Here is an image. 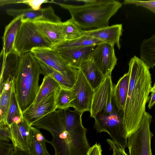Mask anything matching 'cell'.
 <instances>
[{
	"label": "cell",
	"instance_id": "cell-11",
	"mask_svg": "<svg viewBox=\"0 0 155 155\" xmlns=\"http://www.w3.org/2000/svg\"><path fill=\"white\" fill-rule=\"evenodd\" d=\"M59 88L53 91L38 103L32 104L22 112L23 118L30 125L33 122L57 109L55 101Z\"/></svg>",
	"mask_w": 155,
	"mask_h": 155
},
{
	"label": "cell",
	"instance_id": "cell-17",
	"mask_svg": "<svg viewBox=\"0 0 155 155\" xmlns=\"http://www.w3.org/2000/svg\"><path fill=\"white\" fill-rule=\"evenodd\" d=\"M34 22L41 33L52 44L53 47L65 40L62 21L59 22L46 21Z\"/></svg>",
	"mask_w": 155,
	"mask_h": 155
},
{
	"label": "cell",
	"instance_id": "cell-24",
	"mask_svg": "<svg viewBox=\"0 0 155 155\" xmlns=\"http://www.w3.org/2000/svg\"><path fill=\"white\" fill-rule=\"evenodd\" d=\"M141 60L149 68H153L155 65V34L143 40L140 45Z\"/></svg>",
	"mask_w": 155,
	"mask_h": 155
},
{
	"label": "cell",
	"instance_id": "cell-18",
	"mask_svg": "<svg viewBox=\"0 0 155 155\" xmlns=\"http://www.w3.org/2000/svg\"><path fill=\"white\" fill-rule=\"evenodd\" d=\"M79 69L94 90L100 85L105 78L89 56L81 62Z\"/></svg>",
	"mask_w": 155,
	"mask_h": 155
},
{
	"label": "cell",
	"instance_id": "cell-32",
	"mask_svg": "<svg viewBox=\"0 0 155 155\" xmlns=\"http://www.w3.org/2000/svg\"><path fill=\"white\" fill-rule=\"evenodd\" d=\"M48 0H23V3L27 4L31 8L34 10L41 9L42 4L45 3H49Z\"/></svg>",
	"mask_w": 155,
	"mask_h": 155
},
{
	"label": "cell",
	"instance_id": "cell-7",
	"mask_svg": "<svg viewBox=\"0 0 155 155\" xmlns=\"http://www.w3.org/2000/svg\"><path fill=\"white\" fill-rule=\"evenodd\" d=\"M152 117L146 111L139 127L128 137L129 155H152L151 140L153 134L150 129Z\"/></svg>",
	"mask_w": 155,
	"mask_h": 155
},
{
	"label": "cell",
	"instance_id": "cell-3",
	"mask_svg": "<svg viewBox=\"0 0 155 155\" xmlns=\"http://www.w3.org/2000/svg\"><path fill=\"white\" fill-rule=\"evenodd\" d=\"M67 10L71 19L81 29L89 30L107 26L110 18L120 8L122 4L114 0H97L94 3L74 5L56 2Z\"/></svg>",
	"mask_w": 155,
	"mask_h": 155
},
{
	"label": "cell",
	"instance_id": "cell-5",
	"mask_svg": "<svg viewBox=\"0 0 155 155\" xmlns=\"http://www.w3.org/2000/svg\"><path fill=\"white\" fill-rule=\"evenodd\" d=\"M52 44L38 29L34 22L22 21L16 35L13 50L21 56L34 48H52Z\"/></svg>",
	"mask_w": 155,
	"mask_h": 155
},
{
	"label": "cell",
	"instance_id": "cell-20",
	"mask_svg": "<svg viewBox=\"0 0 155 155\" xmlns=\"http://www.w3.org/2000/svg\"><path fill=\"white\" fill-rule=\"evenodd\" d=\"M14 80L11 76L8 78L0 94V127L7 126V116L14 89Z\"/></svg>",
	"mask_w": 155,
	"mask_h": 155
},
{
	"label": "cell",
	"instance_id": "cell-21",
	"mask_svg": "<svg viewBox=\"0 0 155 155\" xmlns=\"http://www.w3.org/2000/svg\"><path fill=\"white\" fill-rule=\"evenodd\" d=\"M129 81V75L127 72L119 79L116 85H114L113 98L117 108L120 113L122 119L128 93Z\"/></svg>",
	"mask_w": 155,
	"mask_h": 155
},
{
	"label": "cell",
	"instance_id": "cell-10",
	"mask_svg": "<svg viewBox=\"0 0 155 155\" xmlns=\"http://www.w3.org/2000/svg\"><path fill=\"white\" fill-rule=\"evenodd\" d=\"M104 77L111 76L117 59L114 46L103 43L96 45L89 55Z\"/></svg>",
	"mask_w": 155,
	"mask_h": 155
},
{
	"label": "cell",
	"instance_id": "cell-34",
	"mask_svg": "<svg viewBox=\"0 0 155 155\" xmlns=\"http://www.w3.org/2000/svg\"><path fill=\"white\" fill-rule=\"evenodd\" d=\"M10 140L9 130L8 127H0V140L9 142Z\"/></svg>",
	"mask_w": 155,
	"mask_h": 155
},
{
	"label": "cell",
	"instance_id": "cell-2",
	"mask_svg": "<svg viewBox=\"0 0 155 155\" xmlns=\"http://www.w3.org/2000/svg\"><path fill=\"white\" fill-rule=\"evenodd\" d=\"M31 126L48 131L53 139L46 140L54 148V155H87L90 147L87 130L70 128L65 124L61 110L58 109L32 123Z\"/></svg>",
	"mask_w": 155,
	"mask_h": 155
},
{
	"label": "cell",
	"instance_id": "cell-26",
	"mask_svg": "<svg viewBox=\"0 0 155 155\" xmlns=\"http://www.w3.org/2000/svg\"><path fill=\"white\" fill-rule=\"evenodd\" d=\"M60 87L59 84L49 75H45L32 104L40 101L53 91Z\"/></svg>",
	"mask_w": 155,
	"mask_h": 155
},
{
	"label": "cell",
	"instance_id": "cell-31",
	"mask_svg": "<svg viewBox=\"0 0 155 155\" xmlns=\"http://www.w3.org/2000/svg\"><path fill=\"white\" fill-rule=\"evenodd\" d=\"M107 142L113 151V155H128L125 152V150L121 147L112 139H107Z\"/></svg>",
	"mask_w": 155,
	"mask_h": 155
},
{
	"label": "cell",
	"instance_id": "cell-19",
	"mask_svg": "<svg viewBox=\"0 0 155 155\" xmlns=\"http://www.w3.org/2000/svg\"><path fill=\"white\" fill-rule=\"evenodd\" d=\"M96 46L57 51L70 65L79 69L81 62L88 58Z\"/></svg>",
	"mask_w": 155,
	"mask_h": 155
},
{
	"label": "cell",
	"instance_id": "cell-41",
	"mask_svg": "<svg viewBox=\"0 0 155 155\" xmlns=\"http://www.w3.org/2000/svg\"><path fill=\"white\" fill-rule=\"evenodd\" d=\"M4 83L2 77H1L0 80V94L1 93L4 86Z\"/></svg>",
	"mask_w": 155,
	"mask_h": 155
},
{
	"label": "cell",
	"instance_id": "cell-1",
	"mask_svg": "<svg viewBox=\"0 0 155 155\" xmlns=\"http://www.w3.org/2000/svg\"><path fill=\"white\" fill-rule=\"evenodd\" d=\"M149 68L134 56L129 63V81L125 104L122 115L123 124L127 136L139 127L146 106L149 100L152 87Z\"/></svg>",
	"mask_w": 155,
	"mask_h": 155
},
{
	"label": "cell",
	"instance_id": "cell-38",
	"mask_svg": "<svg viewBox=\"0 0 155 155\" xmlns=\"http://www.w3.org/2000/svg\"><path fill=\"white\" fill-rule=\"evenodd\" d=\"M10 155H32L29 150H13Z\"/></svg>",
	"mask_w": 155,
	"mask_h": 155
},
{
	"label": "cell",
	"instance_id": "cell-25",
	"mask_svg": "<svg viewBox=\"0 0 155 155\" xmlns=\"http://www.w3.org/2000/svg\"><path fill=\"white\" fill-rule=\"evenodd\" d=\"M103 42L95 38L86 36L70 40H65L52 47L54 50L58 51L62 49L80 48L96 46Z\"/></svg>",
	"mask_w": 155,
	"mask_h": 155
},
{
	"label": "cell",
	"instance_id": "cell-37",
	"mask_svg": "<svg viewBox=\"0 0 155 155\" xmlns=\"http://www.w3.org/2000/svg\"><path fill=\"white\" fill-rule=\"evenodd\" d=\"M5 57L4 51L2 49L0 52V80L2 77Z\"/></svg>",
	"mask_w": 155,
	"mask_h": 155
},
{
	"label": "cell",
	"instance_id": "cell-9",
	"mask_svg": "<svg viewBox=\"0 0 155 155\" xmlns=\"http://www.w3.org/2000/svg\"><path fill=\"white\" fill-rule=\"evenodd\" d=\"M75 94V98L70 107L83 113L91 110L94 90L90 85L81 70L78 69L77 79L72 89Z\"/></svg>",
	"mask_w": 155,
	"mask_h": 155
},
{
	"label": "cell",
	"instance_id": "cell-12",
	"mask_svg": "<svg viewBox=\"0 0 155 155\" xmlns=\"http://www.w3.org/2000/svg\"><path fill=\"white\" fill-rule=\"evenodd\" d=\"M7 13L14 18L21 16L22 21H46L61 22V19L56 15L51 6L34 10L31 8L7 9Z\"/></svg>",
	"mask_w": 155,
	"mask_h": 155
},
{
	"label": "cell",
	"instance_id": "cell-29",
	"mask_svg": "<svg viewBox=\"0 0 155 155\" xmlns=\"http://www.w3.org/2000/svg\"><path fill=\"white\" fill-rule=\"evenodd\" d=\"M65 40H70L79 38L82 36V29L71 19L63 22Z\"/></svg>",
	"mask_w": 155,
	"mask_h": 155
},
{
	"label": "cell",
	"instance_id": "cell-22",
	"mask_svg": "<svg viewBox=\"0 0 155 155\" xmlns=\"http://www.w3.org/2000/svg\"><path fill=\"white\" fill-rule=\"evenodd\" d=\"M22 19L21 16L14 18L5 27L2 39L3 49L5 57L13 50L15 39L22 23Z\"/></svg>",
	"mask_w": 155,
	"mask_h": 155
},
{
	"label": "cell",
	"instance_id": "cell-42",
	"mask_svg": "<svg viewBox=\"0 0 155 155\" xmlns=\"http://www.w3.org/2000/svg\"><path fill=\"white\" fill-rule=\"evenodd\" d=\"M101 155H102V154Z\"/></svg>",
	"mask_w": 155,
	"mask_h": 155
},
{
	"label": "cell",
	"instance_id": "cell-23",
	"mask_svg": "<svg viewBox=\"0 0 155 155\" xmlns=\"http://www.w3.org/2000/svg\"><path fill=\"white\" fill-rule=\"evenodd\" d=\"M46 140L39 129L31 126L29 150L32 155H51L46 146Z\"/></svg>",
	"mask_w": 155,
	"mask_h": 155
},
{
	"label": "cell",
	"instance_id": "cell-8",
	"mask_svg": "<svg viewBox=\"0 0 155 155\" xmlns=\"http://www.w3.org/2000/svg\"><path fill=\"white\" fill-rule=\"evenodd\" d=\"M113 87L111 76L108 75L94 90L90 112L91 117L98 114H109L117 109L113 97Z\"/></svg>",
	"mask_w": 155,
	"mask_h": 155
},
{
	"label": "cell",
	"instance_id": "cell-39",
	"mask_svg": "<svg viewBox=\"0 0 155 155\" xmlns=\"http://www.w3.org/2000/svg\"><path fill=\"white\" fill-rule=\"evenodd\" d=\"M20 1H0V5L12 3H20Z\"/></svg>",
	"mask_w": 155,
	"mask_h": 155
},
{
	"label": "cell",
	"instance_id": "cell-16",
	"mask_svg": "<svg viewBox=\"0 0 155 155\" xmlns=\"http://www.w3.org/2000/svg\"><path fill=\"white\" fill-rule=\"evenodd\" d=\"M38 61L42 70V74L44 76H50L59 84L62 88L68 90L72 89L77 79L78 69L70 66L67 71L61 73Z\"/></svg>",
	"mask_w": 155,
	"mask_h": 155
},
{
	"label": "cell",
	"instance_id": "cell-36",
	"mask_svg": "<svg viewBox=\"0 0 155 155\" xmlns=\"http://www.w3.org/2000/svg\"><path fill=\"white\" fill-rule=\"evenodd\" d=\"M150 92V97L149 101L148 107L150 109L154 106L155 103V84L154 83L153 87H152Z\"/></svg>",
	"mask_w": 155,
	"mask_h": 155
},
{
	"label": "cell",
	"instance_id": "cell-4",
	"mask_svg": "<svg viewBox=\"0 0 155 155\" xmlns=\"http://www.w3.org/2000/svg\"><path fill=\"white\" fill-rule=\"evenodd\" d=\"M41 74H42V71L40 64L31 51L21 56L18 70L14 78V85L22 113L35 99L39 88Z\"/></svg>",
	"mask_w": 155,
	"mask_h": 155
},
{
	"label": "cell",
	"instance_id": "cell-15",
	"mask_svg": "<svg viewBox=\"0 0 155 155\" xmlns=\"http://www.w3.org/2000/svg\"><path fill=\"white\" fill-rule=\"evenodd\" d=\"M30 125L23 118L19 122L8 126L10 139L13 150H29L28 141Z\"/></svg>",
	"mask_w": 155,
	"mask_h": 155
},
{
	"label": "cell",
	"instance_id": "cell-33",
	"mask_svg": "<svg viewBox=\"0 0 155 155\" xmlns=\"http://www.w3.org/2000/svg\"><path fill=\"white\" fill-rule=\"evenodd\" d=\"M13 150L12 144L5 141L0 140V155H10Z\"/></svg>",
	"mask_w": 155,
	"mask_h": 155
},
{
	"label": "cell",
	"instance_id": "cell-28",
	"mask_svg": "<svg viewBox=\"0 0 155 155\" xmlns=\"http://www.w3.org/2000/svg\"><path fill=\"white\" fill-rule=\"evenodd\" d=\"M22 118V112L19 107L14 88L7 116V126H9L18 122Z\"/></svg>",
	"mask_w": 155,
	"mask_h": 155
},
{
	"label": "cell",
	"instance_id": "cell-40",
	"mask_svg": "<svg viewBox=\"0 0 155 155\" xmlns=\"http://www.w3.org/2000/svg\"><path fill=\"white\" fill-rule=\"evenodd\" d=\"M97 0H75L76 2H83L84 4H90L96 2Z\"/></svg>",
	"mask_w": 155,
	"mask_h": 155
},
{
	"label": "cell",
	"instance_id": "cell-6",
	"mask_svg": "<svg viewBox=\"0 0 155 155\" xmlns=\"http://www.w3.org/2000/svg\"><path fill=\"white\" fill-rule=\"evenodd\" d=\"M93 118L94 127L97 132H106L122 148L125 150L127 147L128 136L120 113L117 108L110 114H98Z\"/></svg>",
	"mask_w": 155,
	"mask_h": 155
},
{
	"label": "cell",
	"instance_id": "cell-35",
	"mask_svg": "<svg viewBox=\"0 0 155 155\" xmlns=\"http://www.w3.org/2000/svg\"><path fill=\"white\" fill-rule=\"evenodd\" d=\"M102 150L101 145L96 143L89 149L87 155H101Z\"/></svg>",
	"mask_w": 155,
	"mask_h": 155
},
{
	"label": "cell",
	"instance_id": "cell-27",
	"mask_svg": "<svg viewBox=\"0 0 155 155\" xmlns=\"http://www.w3.org/2000/svg\"><path fill=\"white\" fill-rule=\"evenodd\" d=\"M75 97V94L72 89H66L60 87L55 99L56 109H63L69 108L71 103Z\"/></svg>",
	"mask_w": 155,
	"mask_h": 155
},
{
	"label": "cell",
	"instance_id": "cell-14",
	"mask_svg": "<svg viewBox=\"0 0 155 155\" xmlns=\"http://www.w3.org/2000/svg\"><path fill=\"white\" fill-rule=\"evenodd\" d=\"M122 30V24H117L94 30H82V33L83 36L95 38L114 46L116 45L120 49V39Z\"/></svg>",
	"mask_w": 155,
	"mask_h": 155
},
{
	"label": "cell",
	"instance_id": "cell-30",
	"mask_svg": "<svg viewBox=\"0 0 155 155\" xmlns=\"http://www.w3.org/2000/svg\"><path fill=\"white\" fill-rule=\"evenodd\" d=\"M124 5L134 4L137 6L143 7L155 13V0L143 1L137 0H125Z\"/></svg>",
	"mask_w": 155,
	"mask_h": 155
},
{
	"label": "cell",
	"instance_id": "cell-13",
	"mask_svg": "<svg viewBox=\"0 0 155 155\" xmlns=\"http://www.w3.org/2000/svg\"><path fill=\"white\" fill-rule=\"evenodd\" d=\"M31 51L38 60L61 73L66 72L70 67L58 51L52 48H36Z\"/></svg>",
	"mask_w": 155,
	"mask_h": 155
}]
</instances>
